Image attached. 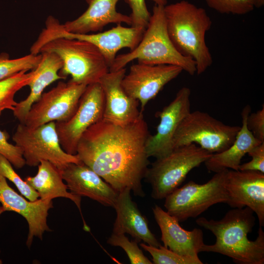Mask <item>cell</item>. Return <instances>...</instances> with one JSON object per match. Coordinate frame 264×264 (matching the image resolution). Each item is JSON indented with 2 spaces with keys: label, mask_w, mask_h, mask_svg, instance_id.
<instances>
[{
  "label": "cell",
  "mask_w": 264,
  "mask_h": 264,
  "mask_svg": "<svg viewBox=\"0 0 264 264\" xmlns=\"http://www.w3.org/2000/svg\"><path fill=\"white\" fill-rule=\"evenodd\" d=\"M150 135L143 113L125 126L101 119L83 133L76 155L118 193L128 188L143 197L141 181L149 164L146 144Z\"/></svg>",
  "instance_id": "6da1fadb"
},
{
  "label": "cell",
  "mask_w": 264,
  "mask_h": 264,
  "mask_svg": "<svg viewBox=\"0 0 264 264\" xmlns=\"http://www.w3.org/2000/svg\"><path fill=\"white\" fill-rule=\"evenodd\" d=\"M253 210L248 207L233 208L220 220L200 217L196 220L199 226L216 237L214 244H204L201 252H215L231 258L237 264H264V232L260 226L254 241L248 238L255 224Z\"/></svg>",
  "instance_id": "7a4b0ae2"
},
{
  "label": "cell",
  "mask_w": 264,
  "mask_h": 264,
  "mask_svg": "<svg viewBox=\"0 0 264 264\" xmlns=\"http://www.w3.org/2000/svg\"><path fill=\"white\" fill-rule=\"evenodd\" d=\"M166 29L176 49L196 63L198 75L204 72L213 63L205 42L206 33L212 22L205 10L183 0L164 7Z\"/></svg>",
  "instance_id": "3957f363"
},
{
  "label": "cell",
  "mask_w": 264,
  "mask_h": 264,
  "mask_svg": "<svg viewBox=\"0 0 264 264\" xmlns=\"http://www.w3.org/2000/svg\"><path fill=\"white\" fill-rule=\"evenodd\" d=\"M164 6L155 4L149 23L137 46L130 52L116 56L109 71L124 68L131 62L149 65L178 66L191 75L196 73L195 62L181 55L172 43L166 29Z\"/></svg>",
  "instance_id": "277c9868"
},
{
  "label": "cell",
  "mask_w": 264,
  "mask_h": 264,
  "mask_svg": "<svg viewBox=\"0 0 264 264\" xmlns=\"http://www.w3.org/2000/svg\"><path fill=\"white\" fill-rule=\"evenodd\" d=\"M51 52L56 54L63 62L59 74L65 79L88 86L98 83L109 71L102 53L94 44L83 40L58 38L44 44L39 53Z\"/></svg>",
  "instance_id": "5b68a950"
},
{
  "label": "cell",
  "mask_w": 264,
  "mask_h": 264,
  "mask_svg": "<svg viewBox=\"0 0 264 264\" xmlns=\"http://www.w3.org/2000/svg\"><path fill=\"white\" fill-rule=\"evenodd\" d=\"M212 154L192 143L177 147L156 159L144 177L151 185V197L156 200L165 198L180 186L192 169L204 163Z\"/></svg>",
  "instance_id": "8992f818"
},
{
  "label": "cell",
  "mask_w": 264,
  "mask_h": 264,
  "mask_svg": "<svg viewBox=\"0 0 264 264\" xmlns=\"http://www.w3.org/2000/svg\"><path fill=\"white\" fill-rule=\"evenodd\" d=\"M217 173L206 183L190 181L178 187L165 198L166 212L179 222L196 218L211 206L226 203L228 197L225 188L227 171Z\"/></svg>",
  "instance_id": "52a82bcc"
},
{
  "label": "cell",
  "mask_w": 264,
  "mask_h": 264,
  "mask_svg": "<svg viewBox=\"0 0 264 264\" xmlns=\"http://www.w3.org/2000/svg\"><path fill=\"white\" fill-rule=\"evenodd\" d=\"M12 139L21 149L25 164L31 167L46 160L62 170L70 163L82 162L76 154H68L63 149L54 121L35 128L20 123Z\"/></svg>",
  "instance_id": "ba28073f"
},
{
  "label": "cell",
  "mask_w": 264,
  "mask_h": 264,
  "mask_svg": "<svg viewBox=\"0 0 264 264\" xmlns=\"http://www.w3.org/2000/svg\"><path fill=\"white\" fill-rule=\"evenodd\" d=\"M240 128L226 125L205 112L190 111L175 133L174 150L194 143L212 154L219 153L231 146Z\"/></svg>",
  "instance_id": "9c48e42d"
},
{
  "label": "cell",
  "mask_w": 264,
  "mask_h": 264,
  "mask_svg": "<svg viewBox=\"0 0 264 264\" xmlns=\"http://www.w3.org/2000/svg\"><path fill=\"white\" fill-rule=\"evenodd\" d=\"M145 30L133 26L126 27L119 24L103 32L75 34L63 30L59 22L54 17L49 16L46 19L45 28L41 32L35 43L38 46L42 47L46 43L58 38L86 41L98 48L110 68L119 50L123 48H128L132 50L137 46Z\"/></svg>",
  "instance_id": "30bf717a"
},
{
  "label": "cell",
  "mask_w": 264,
  "mask_h": 264,
  "mask_svg": "<svg viewBox=\"0 0 264 264\" xmlns=\"http://www.w3.org/2000/svg\"><path fill=\"white\" fill-rule=\"evenodd\" d=\"M87 86L70 80L60 81L56 87L43 93L33 104L23 124L35 128L52 121L68 120L75 112Z\"/></svg>",
  "instance_id": "8fae6325"
},
{
  "label": "cell",
  "mask_w": 264,
  "mask_h": 264,
  "mask_svg": "<svg viewBox=\"0 0 264 264\" xmlns=\"http://www.w3.org/2000/svg\"><path fill=\"white\" fill-rule=\"evenodd\" d=\"M104 105V94L99 83L88 85L73 115L66 121L55 122L60 145L66 153L76 154L83 133L102 119Z\"/></svg>",
  "instance_id": "7c38bea8"
},
{
  "label": "cell",
  "mask_w": 264,
  "mask_h": 264,
  "mask_svg": "<svg viewBox=\"0 0 264 264\" xmlns=\"http://www.w3.org/2000/svg\"><path fill=\"white\" fill-rule=\"evenodd\" d=\"M182 71L181 67L175 65L138 62L131 66L129 73L122 80V86L128 95L139 101L140 111L143 113L147 103Z\"/></svg>",
  "instance_id": "4fadbf2b"
},
{
  "label": "cell",
  "mask_w": 264,
  "mask_h": 264,
  "mask_svg": "<svg viewBox=\"0 0 264 264\" xmlns=\"http://www.w3.org/2000/svg\"><path fill=\"white\" fill-rule=\"evenodd\" d=\"M191 91L183 87L177 92L174 99L156 114L160 118L156 132L150 135L146 144L148 157L156 159L164 157L174 150L175 133L183 119L190 112Z\"/></svg>",
  "instance_id": "5bb4252c"
},
{
  "label": "cell",
  "mask_w": 264,
  "mask_h": 264,
  "mask_svg": "<svg viewBox=\"0 0 264 264\" xmlns=\"http://www.w3.org/2000/svg\"><path fill=\"white\" fill-rule=\"evenodd\" d=\"M226 204L232 208L248 207L255 213L260 226H264V173L258 171L228 170Z\"/></svg>",
  "instance_id": "9a60e30c"
},
{
  "label": "cell",
  "mask_w": 264,
  "mask_h": 264,
  "mask_svg": "<svg viewBox=\"0 0 264 264\" xmlns=\"http://www.w3.org/2000/svg\"><path fill=\"white\" fill-rule=\"evenodd\" d=\"M126 68L109 71L100 80L104 94L102 119L112 124L125 126L136 121L143 113L139 111V101L128 95L122 86Z\"/></svg>",
  "instance_id": "2e32d148"
},
{
  "label": "cell",
  "mask_w": 264,
  "mask_h": 264,
  "mask_svg": "<svg viewBox=\"0 0 264 264\" xmlns=\"http://www.w3.org/2000/svg\"><path fill=\"white\" fill-rule=\"evenodd\" d=\"M0 203L5 211L16 212L26 220L28 234L26 244L30 248L34 237L41 240L44 232L51 231L47 224L48 211L53 207L52 200L38 199L28 201L19 195L8 184L6 179L0 174Z\"/></svg>",
  "instance_id": "e0dca14e"
},
{
  "label": "cell",
  "mask_w": 264,
  "mask_h": 264,
  "mask_svg": "<svg viewBox=\"0 0 264 264\" xmlns=\"http://www.w3.org/2000/svg\"><path fill=\"white\" fill-rule=\"evenodd\" d=\"M61 170L71 193L114 208L118 192L88 166L83 162L70 163Z\"/></svg>",
  "instance_id": "ac0fdd59"
},
{
  "label": "cell",
  "mask_w": 264,
  "mask_h": 264,
  "mask_svg": "<svg viewBox=\"0 0 264 264\" xmlns=\"http://www.w3.org/2000/svg\"><path fill=\"white\" fill-rule=\"evenodd\" d=\"M152 209L161 230V240L164 246L181 256L200 260L198 254L205 244L202 230L197 228L186 230L181 227L175 217L157 205H155Z\"/></svg>",
  "instance_id": "d6986e66"
},
{
  "label": "cell",
  "mask_w": 264,
  "mask_h": 264,
  "mask_svg": "<svg viewBox=\"0 0 264 264\" xmlns=\"http://www.w3.org/2000/svg\"><path fill=\"white\" fill-rule=\"evenodd\" d=\"M131 191L127 188L118 193L113 208L116 217L112 233H127L137 243L143 241L148 245L158 247L161 244L150 229L147 219L138 209L136 203L132 200Z\"/></svg>",
  "instance_id": "ffe728a7"
},
{
  "label": "cell",
  "mask_w": 264,
  "mask_h": 264,
  "mask_svg": "<svg viewBox=\"0 0 264 264\" xmlns=\"http://www.w3.org/2000/svg\"><path fill=\"white\" fill-rule=\"evenodd\" d=\"M120 0H86L87 10L77 18L61 24L65 31L75 34H87L102 30L110 23H125L131 25L130 16L117 12Z\"/></svg>",
  "instance_id": "44dd1931"
},
{
  "label": "cell",
  "mask_w": 264,
  "mask_h": 264,
  "mask_svg": "<svg viewBox=\"0 0 264 264\" xmlns=\"http://www.w3.org/2000/svg\"><path fill=\"white\" fill-rule=\"evenodd\" d=\"M41 60L34 69L35 76L28 86L30 92L23 100L17 102L12 110L14 116L20 123H23L31 106L41 97L44 89L54 82L65 79L59 74L63 62L55 53L51 52L41 53Z\"/></svg>",
  "instance_id": "7402d4cb"
},
{
  "label": "cell",
  "mask_w": 264,
  "mask_h": 264,
  "mask_svg": "<svg viewBox=\"0 0 264 264\" xmlns=\"http://www.w3.org/2000/svg\"><path fill=\"white\" fill-rule=\"evenodd\" d=\"M251 108L246 106L242 112V126L233 143L223 152L213 154L204 162L209 171L217 173L226 169L239 170L241 160L254 147L263 143L256 139L247 126Z\"/></svg>",
  "instance_id": "603a6c76"
},
{
  "label": "cell",
  "mask_w": 264,
  "mask_h": 264,
  "mask_svg": "<svg viewBox=\"0 0 264 264\" xmlns=\"http://www.w3.org/2000/svg\"><path fill=\"white\" fill-rule=\"evenodd\" d=\"M38 167L37 174L34 176L27 177L25 181L38 193L41 199L52 200L56 198H65L74 202L81 214L84 230L89 231V228L82 214L81 197L67 191V186L63 181L61 170L46 160L41 161Z\"/></svg>",
  "instance_id": "cb8c5ba5"
},
{
  "label": "cell",
  "mask_w": 264,
  "mask_h": 264,
  "mask_svg": "<svg viewBox=\"0 0 264 264\" xmlns=\"http://www.w3.org/2000/svg\"><path fill=\"white\" fill-rule=\"evenodd\" d=\"M20 72L0 81V115L5 110H13L17 102L14 98L16 93L23 87L28 86L33 79L34 70Z\"/></svg>",
  "instance_id": "d4e9b609"
},
{
  "label": "cell",
  "mask_w": 264,
  "mask_h": 264,
  "mask_svg": "<svg viewBox=\"0 0 264 264\" xmlns=\"http://www.w3.org/2000/svg\"><path fill=\"white\" fill-rule=\"evenodd\" d=\"M41 58V54L27 55L16 59H10L8 54H0V81L20 72L35 69Z\"/></svg>",
  "instance_id": "484cf974"
},
{
  "label": "cell",
  "mask_w": 264,
  "mask_h": 264,
  "mask_svg": "<svg viewBox=\"0 0 264 264\" xmlns=\"http://www.w3.org/2000/svg\"><path fill=\"white\" fill-rule=\"evenodd\" d=\"M140 246L149 252L152 257L154 264H202L200 260H198L181 256L168 248L160 245L156 247L140 243Z\"/></svg>",
  "instance_id": "4316f807"
},
{
  "label": "cell",
  "mask_w": 264,
  "mask_h": 264,
  "mask_svg": "<svg viewBox=\"0 0 264 264\" xmlns=\"http://www.w3.org/2000/svg\"><path fill=\"white\" fill-rule=\"evenodd\" d=\"M107 243L121 247L126 253L132 264H152L139 248L134 240L130 241L124 234L112 233L107 240Z\"/></svg>",
  "instance_id": "83f0119b"
},
{
  "label": "cell",
  "mask_w": 264,
  "mask_h": 264,
  "mask_svg": "<svg viewBox=\"0 0 264 264\" xmlns=\"http://www.w3.org/2000/svg\"><path fill=\"white\" fill-rule=\"evenodd\" d=\"M0 174L15 184L21 194L30 201L39 199L38 193L25 180H23L13 169L11 163L0 154Z\"/></svg>",
  "instance_id": "f1b7e54d"
},
{
  "label": "cell",
  "mask_w": 264,
  "mask_h": 264,
  "mask_svg": "<svg viewBox=\"0 0 264 264\" xmlns=\"http://www.w3.org/2000/svg\"><path fill=\"white\" fill-rule=\"evenodd\" d=\"M207 5L222 14L242 15L255 8L253 0H205Z\"/></svg>",
  "instance_id": "f546056e"
},
{
  "label": "cell",
  "mask_w": 264,
  "mask_h": 264,
  "mask_svg": "<svg viewBox=\"0 0 264 264\" xmlns=\"http://www.w3.org/2000/svg\"><path fill=\"white\" fill-rule=\"evenodd\" d=\"M8 134L0 130V154L5 157L16 169L25 165L21 149L17 145L8 142Z\"/></svg>",
  "instance_id": "4dcf8cb0"
},
{
  "label": "cell",
  "mask_w": 264,
  "mask_h": 264,
  "mask_svg": "<svg viewBox=\"0 0 264 264\" xmlns=\"http://www.w3.org/2000/svg\"><path fill=\"white\" fill-rule=\"evenodd\" d=\"M131 9L130 16L131 26L145 29L149 23L151 14L149 12L145 0H126Z\"/></svg>",
  "instance_id": "1f68e13d"
},
{
  "label": "cell",
  "mask_w": 264,
  "mask_h": 264,
  "mask_svg": "<svg viewBox=\"0 0 264 264\" xmlns=\"http://www.w3.org/2000/svg\"><path fill=\"white\" fill-rule=\"evenodd\" d=\"M247 154L252 157L251 160L241 164L239 170L258 171L264 173V142L253 148Z\"/></svg>",
  "instance_id": "d6a6232c"
},
{
  "label": "cell",
  "mask_w": 264,
  "mask_h": 264,
  "mask_svg": "<svg viewBox=\"0 0 264 264\" xmlns=\"http://www.w3.org/2000/svg\"><path fill=\"white\" fill-rule=\"evenodd\" d=\"M247 126L254 136L264 142V106L254 113H249L247 118Z\"/></svg>",
  "instance_id": "836d02e7"
},
{
  "label": "cell",
  "mask_w": 264,
  "mask_h": 264,
  "mask_svg": "<svg viewBox=\"0 0 264 264\" xmlns=\"http://www.w3.org/2000/svg\"><path fill=\"white\" fill-rule=\"evenodd\" d=\"M255 7L260 8L264 5V0H253Z\"/></svg>",
  "instance_id": "e575fe53"
},
{
  "label": "cell",
  "mask_w": 264,
  "mask_h": 264,
  "mask_svg": "<svg viewBox=\"0 0 264 264\" xmlns=\"http://www.w3.org/2000/svg\"><path fill=\"white\" fill-rule=\"evenodd\" d=\"M155 2V4L165 6L166 5L167 0H151Z\"/></svg>",
  "instance_id": "d590c367"
},
{
  "label": "cell",
  "mask_w": 264,
  "mask_h": 264,
  "mask_svg": "<svg viewBox=\"0 0 264 264\" xmlns=\"http://www.w3.org/2000/svg\"><path fill=\"white\" fill-rule=\"evenodd\" d=\"M5 211L4 208L2 206H0V215Z\"/></svg>",
  "instance_id": "8d00e7d4"
},
{
  "label": "cell",
  "mask_w": 264,
  "mask_h": 264,
  "mask_svg": "<svg viewBox=\"0 0 264 264\" xmlns=\"http://www.w3.org/2000/svg\"><path fill=\"white\" fill-rule=\"evenodd\" d=\"M2 261L0 259V264H2Z\"/></svg>",
  "instance_id": "74e56055"
}]
</instances>
